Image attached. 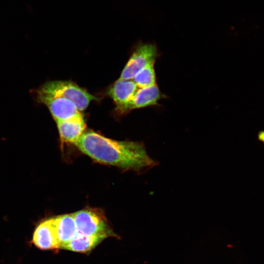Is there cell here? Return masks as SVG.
Returning a JSON list of instances; mask_svg holds the SVG:
<instances>
[{
    "label": "cell",
    "instance_id": "obj_1",
    "mask_svg": "<svg viewBox=\"0 0 264 264\" xmlns=\"http://www.w3.org/2000/svg\"><path fill=\"white\" fill-rule=\"evenodd\" d=\"M75 145L95 161L125 170L145 172L159 164L142 142L115 140L91 130L84 132Z\"/></svg>",
    "mask_w": 264,
    "mask_h": 264
},
{
    "label": "cell",
    "instance_id": "obj_2",
    "mask_svg": "<svg viewBox=\"0 0 264 264\" xmlns=\"http://www.w3.org/2000/svg\"><path fill=\"white\" fill-rule=\"evenodd\" d=\"M35 92L67 99L75 104L80 111L86 110L91 101L98 99L86 89L73 82L68 81L46 82L36 89Z\"/></svg>",
    "mask_w": 264,
    "mask_h": 264
},
{
    "label": "cell",
    "instance_id": "obj_3",
    "mask_svg": "<svg viewBox=\"0 0 264 264\" xmlns=\"http://www.w3.org/2000/svg\"><path fill=\"white\" fill-rule=\"evenodd\" d=\"M73 214L79 232L106 238L114 236L106 217L100 210L86 208Z\"/></svg>",
    "mask_w": 264,
    "mask_h": 264
},
{
    "label": "cell",
    "instance_id": "obj_4",
    "mask_svg": "<svg viewBox=\"0 0 264 264\" xmlns=\"http://www.w3.org/2000/svg\"><path fill=\"white\" fill-rule=\"evenodd\" d=\"M157 56L155 45L141 44L134 51L125 67L119 79L132 80L136 74L147 65L154 63Z\"/></svg>",
    "mask_w": 264,
    "mask_h": 264
},
{
    "label": "cell",
    "instance_id": "obj_5",
    "mask_svg": "<svg viewBox=\"0 0 264 264\" xmlns=\"http://www.w3.org/2000/svg\"><path fill=\"white\" fill-rule=\"evenodd\" d=\"M35 93L37 101L47 107L56 122L83 116L75 104L67 99Z\"/></svg>",
    "mask_w": 264,
    "mask_h": 264
},
{
    "label": "cell",
    "instance_id": "obj_6",
    "mask_svg": "<svg viewBox=\"0 0 264 264\" xmlns=\"http://www.w3.org/2000/svg\"><path fill=\"white\" fill-rule=\"evenodd\" d=\"M138 87L132 80L118 79L108 89L107 93L120 113L131 110V104Z\"/></svg>",
    "mask_w": 264,
    "mask_h": 264
},
{
    "label": "cell",
    "instance_id": "obj_7",
    "mask_svg": "<svg viewBox=\"0 0 264 264\" xmlns=\"http://www.w3.org/2000/svg\"><path fill=\"white\" fill-rule=\"evenodd\" d=\"M32 242L37 247L42 250L59 248L54 217L43 221L37 226L33 233Z\"/></svg>",
    "mask_w": 264,
    "mask_h": 264
},
{
    "label": "cell",
    "instance_id": "obj_8",
    "mask_svg": "<svg viewBox=\"0 0 264 264\" xmlns=\"http://www.w3.org/2000/svg\"><path fill=\"white\" fill-rule=\"evenodd\" d=\"M56 123L62 142L76 143L86 128L83 116Z\"/></svg>",
    "mask_w": 264,
    "mask_h": 264
},
{
    "label": "cell",
    "instance_id": "obj_9",
    "mask_svg": "<svg viewBox=\"0 0 264 264\" xmlns=\"http://www.w3.org/2000/svg\"><path fill=\"white\" fill-rule=\"evenodd\" d=\"M163 95L157 85L138 88L131 104V110L156 105Z\"/></svg>",
    "mask_w": 264,
    "mask_h": 264
},
{
    "label": "cell",
    "instance_id": "obj_10",
    "mask_svg": "<svg viewBox=\"0 0 264 264\" xmlns=\"http://www.w3.org/2000/svg\"><path fill=\"white\" fill-rule=\"evenodd\" d=\"M105 239L106 238L104 237L87 235L77 231L72 240L62 245L60 248L76 252L87 253Z\"/></svg>",
    "mask_w": 264,
    "mask_h": 264
},
{
    "label": "cell",
    "instance_id": "obj_11",
    "mask_svg": "<svg viewBox=\"0 0 264 264\" xmlns=\"http://www.w3.org/2000/svg\"><path fill=\"white\" fill-rule=\"evenodd\" d=\"M54 219L60 248L62 245L72 240L78 230L73 214L58 216Z\"/></svg>",
    "mask_w": 264,
    "mask_h": 264
},
{
    "label": "cell",
    "instance_id": "obj_12",
    "mask_svg": "<svg viewBox=\"0 0 264 264\" xmlns=\"http://www.w3.org/2000/svg\"><path fill=\"white\" fill-rule=\"evenodd\" d=\"M154 64H150L141 69L132 79L138 88L156 84Z\"/></svg>",
    "mask_w": 264,
    "mask_h": 264
}]
</instances>
